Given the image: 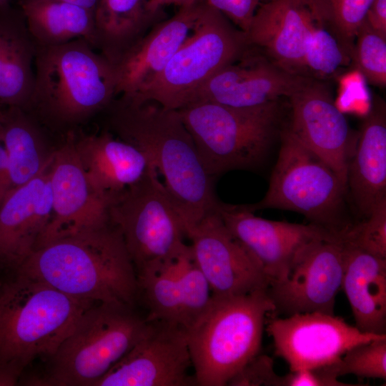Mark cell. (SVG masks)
Returning <instances> with one entry per match:
<instances>
[{"label":"cell","mask_w":386,"mask_h":386,"mask_svg":"<svg viewBox=\"0 0 386 386\" xmlns=\"http://www.w3.org/2000/svg\"><path fill=\"white\" fill-rule=\"evenodd\" d=\"M109 214L137 273L170 262L187 245L183 220L154 166L137 183L111 196Z\"/></svg>","instance_id":"cell-10"},{"label":"cell","mask_w":386,"mask_h":386,"mask_svg":"<svg viewBox=\"0 0 386 386\" xmlns=\"http://www.w3.org/2000/svg\"><path fill=\"white\" fill-rule=\"evenodd\" d=\"M352 55L319 0H312L311 26L304 56L307 76L323 81L332 78L350 66Z\"/></svg>","instance_id":"cell-29"},{"label":"cell","mask_w":386,"mask_h":386,"mask_svg":"<svg viewBox=\"0 0 386 386\" xmlns=\"http://www.w3.org/2000/svg\"><path fill=\"white\" fill-rule=\"evenodd\" d=\"M344 243L342 289L355 326L362 332L386 335V259Z\"/></svg>","instance_id":"cell-24"},{"label":"cell","mask_w":386,"mask_h":386,"mask_svg":"<svg viewBox=\"0 0 386 386\" xmlns=\"http://www.w3.org/2000/svg\"><path fill=\"white\" fill-rule=\"evenodd\" d=\"M264 330L290 371L332 365L351 347L386 335L362 332L338 316L320 312L285 317L269 313Z\"/></svg>","instance_id":"cell-12"},{"label":"cell","mask_w":386,"mask_h":386,"mask_svg":"<svg viewBox=\"0 0 386 386\" xmlns=\"http://www.w3.org/2000/svg\"><path fill=\"white\" fill-rule=\"evenodd\" d=\"M172 261L137 276L148 310L147 320L181 327L182 298Z\"/></svg>","instance_id":"cell-30"},{"label":"cell","mask_w":386,"mask_h":386,"mask_svg":"<svg viewBox=\"0 0 386 386\" xmlns=\"http://www.w3.org/2000/svg\"><path fill=\"white\" fill-rule=\"evenodd\" d=\"M342 234L346 244L386 259V199L362 222L352 224Z\"/></svg>","instance_id":"cell-34"},{"label":"cell","mask_w":386,"mask_h":386,"mask_svg":"<svg viewBox=\"0 0 386 386\" xmlns=\"http://www.w3.org/2000/svg\"><path fill=\"white\" fill-rule=\"evenodd\" d=\"M163 14L152 11L147 0H97L94 48L114 65Z\"/></svg>","instance_id":"cell-27"},{"label":"cell","mask_w":386,"mask_h":386,"mask_svg":"<svg viewBox=\"0 0 386 386\" xmlns=\"http://www.w3.org/2000/svg\"><path fill=\"white\" fill-rule=\"evenodd\" d=\"M234 25L204 1L193 31L162 72L139 92L125 96L172 109L184 107L197 89L249 46L245 33Z\"/></svg>","instance_id":"cell-9"},{"label":"cell","mask_w":386,"mask_h":386,"mask_svg":"<svg viewBox=\"0 0 386 386\" xmlns=\"http://www.w3.org/2000/svg\"><path fill=\"white\" fill-rule=\"evenodd\" d=\"M185 330L152 322L149 331L94 386H187L196 385Z\"/></svg>","instance_id":"cell-15"},{"label":"cell","mask_w":386,"mask_h":386,"mask_svg":"<svg viewBox=\"0 0 386 386\" xmlns=\"http://www.w3.org/2000/svg\"><path fill=\"white\" fill-rule=\"evenodd\" d=\"M10 0H0V8L9 6Z\"/></svg>","instance_id":"cell-43"},{"label":"cell","mask_w":386,"mask_h":386,"mask_svg":"<svg viewBox=\"0 0 386 386\" xmlns=\"http://www.w3.org/2000/svg\"><path fill=\"white\" fill-rule=\"evenodd\" d=\"M274 311L267 290L212 295L207 308L185 331L196 385H227L259 353L267 316Z\"/></svg>","instance_id":"cell-5"},{"label":"cell","mask_w":386,"mask_h":386,"mask_svg":"<svg viewBox=\"0 0 386 386\" xmlns=\"http://www.w3.org/2000/svg\"><path fill=\"white\" fill-rule=\"evenodd\" d=\"M80 162L93 186L107 195L135 184L153 164L144 152L110 131L74 135Z\"/></svg>","instance_id":"cell-22"},{"label":"cell","mask_w":386,"mask_h":386,"mask_svg":"<svg viewBox=\"0 0 386 386\" xmlns=\"http://www.w3.org/2000/svg\"><path fill=\"white\" fill-rule=\"evenodd\" d=\"M49 167L0 204V267L11 271L37 248L52 214Z\"/></svg>","instance_id":"cell-19"},{"label":"cell","mask_w":386,"mask_h":386,"mask_svg":"<svg viewBox=\"0 0 386 386\" xmlns=\"http://www.w3.org/2000/svg\"><path fill=\"white\" fill-rule=\"evenodd\" d=\"M346 184L336 172L303 145L289 129L281 146L264 197L243 208L254 212L279 209L300 213L315 224L340 233L351 224L345 215Z\"/></svg>","instance_id":"cell-8"},{"label":"cell","mask_w":386,"mask_h":386,"mask_svg":"<svg viewBox=\"0 0 386 386\" xmlns=\"http://www.w3.org/2000/svg\"><path fill=\"white\" fill-rule=\"evenodd\" d=\"M218 212L230 233L262 267L270 284L287 277L303 247L332 232L313 223L261 218L241 205L222 202Z\"/></svg>","instance_id":"cell-17"},{"label":"cell","mask_w":386,"mask_h":386,"mask_svg":"<svg viewBox=\"0 0 386 386\" xmlns=\"http://www.w3.org/2000/svg\"><path fill=\"white\" fill-rule=\"evenodd\" d=\"M13 271L90 303L134 307L139 293L134 264L112 222L50 241Z\"/></svg>","instance_id":"cell-2"},{"label":"cell","mask_w":386,"mask_h":386,"mask_svg":"<svg viewBox=\"0 0 386 386\" xmlns=\"http://www.w3.org/2000/svg\"><path fill=\"white\" fill-rule=\"evenodd\" d=\"M152 326L133 307L93 304L47 359L45 374L29 385L94 386Z\"/></svg>","instance_id":"cell-6"},{"label":"cell","mask_w":386,"mask_h":386,"mask_svg":"<svg viewBox=\"0 0 386 386\" xmlns=\"http://www.w3.org/2000/svg\"><path fill=\"white\" fill-rule=\"evenodd\" d=\"M197 0H147L149 9L154 13L163 12V7L167 5H177L180 6L187 5Z\"/></svg>","instance_id":"cell-41"},{"label":"cell","mask_w":386,"mask_h":386,"mask_svg":"<svg viewBox=\"0 0 386 386\" xmlns=\"http://www.w3.org/2000/svg\"><path fill=\"white\" fill-rule=\"evenodd\" d=\"M11 272V278L0 281V372L19 383L26 367L50 357L95 303Z\"/></svg>","instance_id":"cell-4"},{"label":"cell","mask_w":386,"mask_h":386,"mask_svg":"<svg viewBox=\"0 0 386 386\" xmlns=\"http://www.w3.org/2000/svg\"><path fill=\"white\" fill-rule=\"evenodd\" d=\"M207 5L220 11L238 29L246 33L263 0H204Z\"/></svg>","instance_id":"cell-37"},{"label":"cell","mask_w":386,"mask_h":386,"mask_svg":"<svg viewBox=\"0 0 386 386\" xmlns=\"http://www.w3.org/2000/svg\"><path fill=\"white\" fill-rule=\"evenodd\" d=\"M290 132L347 183L356 137L323 80L311 79L289 98ZM347 187V186H346Z\"/></svg>","instance_id":"cell-16"},{"label":"cell","mask_w":386,"mask_h":386,"mask_svg":"<svg viewBox=\"0 0 386 386\" xmlns=\"http://www.w3.org/2000/svg\"><path fill=\"white\" fill-rule=\"evenodd\" d=\"M281 376L275 373L273 360L257 355L228 382L231 386H279Z\"/></svg>","instance_id":"cell-36"},{"label":"cell","mask_w":386,"mask_h":386,"mask_svg":"<svg viewBox=\"0 0 386 386\" xmlns=\"http://www.w3.org/2000/svg\"><path fill=\"white\" fill-rule=\"evenodd\" d=\"M373 0H319L327 18L353 51L357 31Z\"/></svg>","instance_id":"cell-35"},{"label":"cell","mask_w":386,"mask_h":386,"mask_svg":"<svg viewBox=\"0 0 386 386\" xmlns=\"http://www.w3.org/2000/svg\"><path fill=\"white\" fill-rule=\"evenodd\" d=\"M83 38L37 46L26 112L66 134L104 111L116 97L114 65Z\"/></svg>","instance_id":"cell-3"},{"label":"cell","mask_w":386,"mask_h":386,"mask_svg":"<svg viewBox=\"0 0 386 386\" xmlns=\"http://www.w3.org/2000/svg\"><path fill=\"white\" fill-rule=\"evenodd\" d=\"M347 192L364 218L386 199V114L376 102L357 135L348 162Z\"/></svg>","instance_id":"cell-23"},{"label":"cell","mask_w":386,"mask_h":386,"mask_svg":"<svg viewBox=\"0 0 386 386\" xmlns=\"http://www.w3.org/2000/svg\"><path fill=\"white\" fill-rule=\"evenodd\" d=\"M364 21L371 29L386 36V0H373Z\"/></svg>","instance_id":"cell-39"},{"label":"cell","mask_w":386,"mask_h":386,"mask_svg":"<svg viewBox=\"0 0 386 386\" xmlns=\"http://www.w3.org/2000/svg\"><path fill=\"white\" fill-rule=\"evenodd\" d=\"M36 44L21 9L0 8V106L26 110L34 85Z\"/></svg>","instance_id":"cell-25"},{"label":"cell","mask_w":386,"mask_h":386,"mask_svg":"<svg viewBox=\"0 0 386 386\" xmlns=\"http://www.w3.org/2000/svg\"><path fill=\"white\" fill-rule=\"evenodd\" d=\"M321 368L337 378L351 374L385 380L386 335L351 347L339 361Z\"/></svg>","instance_id":"cell-32"},{"label":"cell","mask_w":386,"mask_h":386,"mask_svg":"<svg viewBox=\"0 0 386 386\" xmlns=\"http://www.w3.org/2000/svg\"><path fill=\"white\" fill-rule=\"evenodd\" d=\"M344 270L342 233L331 232L314 239L297 254L287 277L268 287L274 305L272 314L290 316L320 312L334 315Z\"/></svg>","instance_id":"cell-11"},{"label":"cell","mask_w":386,"mask_h":386,"mask_svg":"<svg viewBox=\"0 0 386 386\" xmlns=\"http://www.w3.org/2000/svg\"><path fill=\"white\" fill-rule=\"evenodd\" d=\"M172 264L182 298L181 327L186 331L209 304L212 290L194 259L190 245L185 246Z\"/></svg>","instance_id":"cell-31"},{"label":"cell","mask_w":386,"mask_h":386,"mask_svg":"<svg viewBox=\"0 0 386 386\" xmlns=\"http://www.w3.org/2000/svg\"><path fill=\"white\" fill-rule=\"evenodd\" d=\"M187 236L212 295H244L269 287V277L230 233L218 211L203 218Z\"/></svg>","instance_id":"cell-14"},{"label":"cell","mask_w":386,"mask_h":386,"mask_svg":"<svg viewBox=\"0 0 386 386\" xmlns=\"http://www.w3.org/2000/svg\"><path fill=\"white\" fill-rule=\"evenodd\" d=\"M352 61L372 85H386V36L371 29L364 21L356 35Z\"/></svg>","instance_id":"cell-33"},{"label":"cell","mask_w":386,"mask_h":386,"mask_svg":"<svg viewBox=\"0 0 386 386\" xmlns=\"http://www.w3.org/2000/svg\"><path fill=\"white\" fill-rule=\"evenodd\" d=\"M109 131L149 158L187 232L218 211L214 180L177 109L152 100L116 96L104 110Z\"/></svg>","instance_id":"cell-1"},{"label":"cell","mask_w":386,"mask_h":386,"mask_svg":"<svg viewBox=\"0 0 386 386\" xmlns=\"http://www.w3.org/2000/svg\"><path fill=\"white\" fill-rule=\"evenodd\" d=\"M10 191V172L7 153L0 135V204Z\"/></svg>","instance_id":"cell-40"},{"label":"cell","mask_w":386,"mask_h":386,"mask_svg":"<svg viewBox=\"0 0 386 386\" xmlns=\"http://www.w3.org/2000/svg\"><path fill=\"white\" fill-rule=\"evenodd\" d=\"M341 382L322 368L290 371L281 376L279 386H355Z\"/></svg>","instance_id":"cell-38"},{"label":"cell","mask_w":386,"mask_h":386,"mask_svg":"<svg viewBox=\"0 0 386 386\" xmlns=\"http://www.w3.org/2000/svg\"><path fill=\"white\" fill-rule=\"evenodd\" d=\"M311 16L312 0H263L245 33L247 43L282 69L307 76L304 56Z\"/></svg>","instance_id":"cell-21"},{"label":"cell","mask_w":386,"mask_h":386,"mask_svg":"<svg viewBox=\"0 0 386 386\" xmlns=\"http://www.w3.org/2000/svg\"><path fill=\"white\" fill-rule=\"evenodd\" d=\"M63 1L74 4L86 8L93 12L95 11L97 0H61Z\"/></svg>","instance_id":"cell-42"},{"label":"cell","mask_w":386,"mask_h":386,"mask_svg":"<svg viewBox=\"0 0 386 386\" xmlns=\"http://www.w3.org/2000/svg\"><path fill=\"white\" fill-rule=\"evenodd\" d=\"M244 54L239 62L236 60L213 75L186 105L210 102L239 108L259 107L289 98L312 79L288 72L264 54Z\"/></svg>","instance_id":"cell-18"},{"label":"cell","mask_w":386,"mask_h":386,"mask_svg":"<svg viewBox=\"0 0 386 386\" xmlns=\"http://www.w3.org/2000/svg\"><path fill=\"white\" fill-rule=\"evenodd\" d=\"M19 4L37 46L83 38L94 47V12L61 0H19Z\"/></svg>","instance_id":"cell-28"},{"label":"cell","mask_w":386,"mask_h":386,"mask_svg":"<svg viewBox=\"0 0 386 386\" xmlns=\"http://www.w3.org/2000/svg\"><path fill=\"white\" fill-rule=\"evenodd\" d=\"M204 0L180 6L155 24L114 65L116 96H133L154 79L193 31Z\"/></svg>","instance_id":"cell-20"},{"label":"cell","mask_w":386,"mask_h":386,"mask_svg":"<svg viewBox=\"0 0 386 386\" xmlns=\"http://www.w3.org/2000/svg\"><path fill=\"white\" fill-rule=\"evenodd\" d=\"M0 135L9 159L10 191L49 166L56 147H49L43 126L28 112L0 106Z\"/></svg>","instance_id":"cell-26"},{"label":"cell","mask_w":386,"mask_h":386,"mask_svg":"<svg viewBox=\"0 0 386 386\" xmlns=\"http://www.w3.org/2000/svg\"><path fill=\"white\" fill-rule=\"evenodd\" d=\"M74 135L75 132L66 134L49 164L52 214L36 249L55 239L111 222V195L99 192L90 182L77 155Z\"/></svg>","instance_id":"cell-13"},{"label":"cell","mask_w":386,"mask_h":386,"mask_svg":"<svg viewBox=\"0 0 386 386\" xmlns=\"http://www.w3.org/2000/svg\"><path fill=\"white\" fill-rule=\"evenodd\" d=\"M177 110L214 179L260 164L278 133L282 113L280 101L248 108L199 102Z\"/></svg>","instance_id":"cell-7"}]
</instances>
